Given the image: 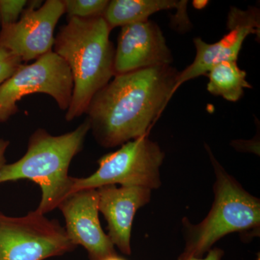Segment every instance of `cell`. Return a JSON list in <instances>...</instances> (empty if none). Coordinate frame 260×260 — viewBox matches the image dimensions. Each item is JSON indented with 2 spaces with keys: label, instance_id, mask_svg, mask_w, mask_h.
I'll return each instance as SVG.
<instances>
[{
  "label": "cell",
  "instance_id": "cell-20",
  "mask_svg": "<svg viewBox=\"0 0 260 260\" xmlns=\"http://www.w3.org/2000/svg\"><path fill=\"white\" fill-rule=\"evenodd\" d=\"M104 260H125L123 258L120 257L117 255V254H114V255L109 256V257L106 258Z\"/></svg>",
  "mask_w": 260,
  "mask_h": 260
},
{
  "label": "cell",
  "instance_id": "cell-9",
  "mask_svg": "<svg viewBox=\"0 0 260 260\" xmlns=\"http://www.w3.org/2000/svg\"><path fill=\"white\" fill-rule=\"evenodd\" d=\"M260 15L258 8L251 7L243 10L231 8L228 15L229 32L213 44L205 42L201 38H195L196 56L194 61L179 72L178 88L186 81L194 79L208 71L218 63L237 61L243 44L248 36L259 34Z\"/></svg>",
  "mask_w": 260,
  "mask_h": 260
},
{
  "label": "cell",
  "instance_id": "cell-16",
  "mask_svg": "<svg viewBox=\"0 0 260 260\" xmlns=\"http://www.w3.org/2000/svg\"><path fill=\"white\" fill-rule=\"evenodd\" d=\"M28 5L25 0H0V25L2 27L14 24Z\"/></svg>",
  "mask_w": 260,
  "mask_h": 260
},
{
  "label": "cell",
  "instance_id": "cell-4",
  "mask_svg": "<svg viewBox=\"0 0 260 260\" xmlns=\"http://www.w3.org/2000/svg\"><path fill=\"white\" fill-rule=\"evenodd\" d=\"M205 146L215 175V199L209 213L200 223L193 225L187 218H183L186 246L178 260L203 257L215 243L232 233H239L245 239L259 234V199L228 174L209 147Z\"/></svg>",
  "mask_w": 260,
  "mask_h": 260
},
{
  "label": "cell",
  "instance_id": "cell-2",
  "mask_svg": "<svg viewBox=\"0 0 260 260\" xmlns=\"http://www.w3.org/2000/svg\"><path fill=\"white\" fill-rule=\"evenodd\" d=\"M103 17L70 18L54 39V51L69 66L73 79L68 121L85 114L93 98L114 77L115 49Z\"/></svg>",
  "mask_w": 260,
  "mask_h": 260
},
{
  "label": "cell",
  "instance_id": "cell-17",
  "mask_svg": "<svg viewBox=\"0 0 260 260\" xmlns=\"http://www.w3.org/2000/svg\"><path fill=\"white\" fill-rule=\"evenodd\" d=\"M21 59L11 51L0 47V86L21 66Z\"/></svg>",
  "mask_w": 260,
  "mask_h": 260
},
{
  "label": "cell",
  "instance_id": "cell-11",
  "mask_svg": "<svg viewBox=\"0 0 260 260\" xmlns=\"http://www.w3.org/2000/svg\"><path fill=\"white\" fill-rule=\"evenodd\" d=\"M172 62V51L155 22L148 20L121 27L114 54V76Z\"/></svg>",
  "mask_w": 260,
  "mask_h": 260
},
{
  "label": "cell",
  "instance_id": "cell-8",
  "mask_svg": "<svg viewBox=\"0 0 260 260\" xmlns=\"http://www.w3.org/2000/svg\"><path fill=\"white\" fill-rule=\"evenodd\" d=\"M40 5L28 7L16 23L0 30V47L22 61L37 60L53 51L54 30L65 13L61 0H47Z\"/></svg>",
  "mask_w": 260,
  "mask_h": 260
},
{
  "label": "cell",
  "instance_id": "cell-5",
  "mask_svg": "<svg viewBox=\"0 0 260 260\" xmlns=\"http://www.w3.org/2000/svg\"><path fill=\"white\" fill-rule=\"evenodd\" d=\"M165 153L145 136L131 140L98 160L99 169L87 177L73 178L72 193L108 185L140 186L153 190L161 185L160 168Z\"/></svg>",
  "mask_w": 260,
  "mask_h": 260
},
{
  "label": "cell",
  "instance_id": "cell-13",
  "mask_svg": "<svg viewBox=\"0 0 260 260\" xmlns=\"http://www.w3.org/2000/svg\"><path fill=\"white\" fill-rule=\"evenodd\" d=\"M186 3L176 0H112L108 3L102 17L112 30L116 27L146 21L149 17L162 10L186 9Z\"/></svg>",
  "mask_w": 260,
  "mask_h": 260
},
{
  "label": "cell",
  "instance_id": "cell-7",
  "mask_svg": "<svg viewBox=\"0 0 260 260\" xmlns=\"http://www.w3.org/2000/svg\"><path fill=\"white\" fill-rule=\"evenodd\" d=\"M73 92V79L66 61L51 51L32 64H22L0 86V123L18 112L17 103L29 94L50 95L59 109L68 111Z\"/></svg>",
  "mask_w": 260,
  "mask_h": 260
},
{
  "label": "cell",
  "instance_id": "cell-19",
  "mask_svg": "<svg viewBox=\"0 0 260 260\" xmlns=\"http://www.w3.org/2000/svg\"><path fill=\"white\" fill-rule=\"evenodd\" d=\"M10 142L8 140L0 139V169L6 164L5 153L9 147Z\"/></svg>",
  "mask_w": 260,
  "mask_h": 260
},
{
  "label": "cell",
  "instance_id": "cell-14",
  "mask_svg": "<svg viewBox=\"0 0 260 260\" xmlns=\"http://www.w3.org/2000/svg\"><path fill=\"white\" fill-rule=\"evenodd\" d=\"M208 91L212 95L237 102L244 95V88H251L246 80V73L239 68L237 61L218 63L208 71Z\"/></svg>",
  "mask_w": 260,
  "mask_h": 260
},
{
  "label": "cell",
  "instance_id": "cell-10",
  "mask_svg": "<svg viewBox=\"0 0 260 260\" xmlns=\"http://www.w3.org/2000/svg\"><path fill=\"white\" fill-rule=\"evenodd\" d=\"M64 216L67 235L75 246H83L90 260L116 254L114 245L101 225L97 189L71 193L58 207Z\"/></svg>",
  "mask_w": 260,
  "mask_h": 260
},
{
  "label": "cell",
  "instance_id": "cell-1",
  "mask_svg": "<svg viewBox=\"0 0 260 260\" xmlns=\"http://www.w3.org/2000/svg\"><path fill=\"white\" fill-rule=\"evenodd\" d=\"M179 75L172 65H160L115 75L85 112L97 143L115 148L147 136L178 88Z\"/></svg>",
  "mask_w": 260,
  "mask_h": 260
},
{
  "label": "cell",
  "instance_id": "cell-3",
  "mask_svg": "<svg viewBox=\"0 0 260 260\" xmlns=\"http://www.w3.org/2000/svg\"><path fill=\"white\" fill-rule=\"evenodd\" d=\"M90 123L85 119L76 129L61 135H52L38 129L29 138L26 153L13 164L0 169V184L28 179L38 184L42 198L36 210L46 215L58 208L72 193L73 178L69 168L82 151Z\"/></svg>",
  "mask_w": 260,
  "mask_h": 260
},
{
  "label": "cell",
  "instance_id": "cell-18",
  "mask_svg": "<svg viewBox=\"0 0 260 260\" xmlns=\"http://www.w3.org/2000/svg\"><path fill=\"white\" fill-rule=\"evenodd\" d=\"M224 251L219 248H214L211 249L208 252V254L205 258H197L194 256L186 258V259L181 260H221L223 258Z\"/></svg>",
  "mask_w": 260,
  "mask_h": 260
},
{
  "label": "cell",
  "instance_id": "cell-6",
  "mask_svg": "<svg viewBox=\"0 0 260 260\" xmlns=\"http://www.w3.org/2000/svg\"><path fill=\"white\" fill-rule=\"evenodd\" d=\"M75 247L57 220L36 210L21 217L0 212V260H44Z\"/></svg>",
  "mask_w": 260,
  "mask_h": 260
},
{
  "label": "cell",
  "instance_id": "cell-15",
  "mask_svg": "<svg viewBox=\"0 0 260 260\" xmlns=\"http://www.w3.org/2000/svg\"><path fill=\"white\" fill-rule=\"evenodd\" d=\"M64 11L70 18L90 19L102 17L107 0H63Z\"/></svg>",
  "mask_w": 260,
  "mask_h": 260
},
{
  "label": "cell",
  "instance_id": "cell-12",
  "mask_svg": "<svg viewBox=\"0 0 260 260\" xmlns=\"http://www.w3.org/2000/svg\"><path fill=\"white\" fill-rule=\"evenodd\" d=\"M99 211L108 223V237L114 246L131 254V233L135 214L148 204L151 191L140 186L108 185L98 188Z\"/></svg>",
  "mask_w": 260,
  "mask_h": 260
}]
</instances>
